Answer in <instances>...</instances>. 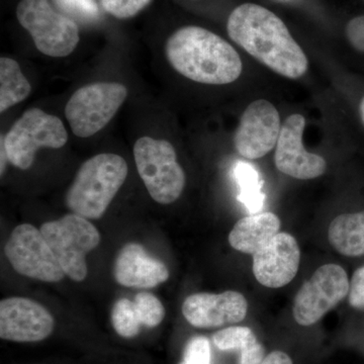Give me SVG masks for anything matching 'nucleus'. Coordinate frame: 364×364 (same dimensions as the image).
Here are the masks:
<instances>
[{"mask_svg": "<svg viewBox=\"0 0 364 364\" xmlns=\"http://www.w3.org/2000/svg\"><path fill=\"white\" fill-rule=\"evenodd\" d=\"M280 129L277 107L268 100H255L242 114L234 136L235 148L246 159H259L277 147Z\"/></svg>", "mask_w": 364, "mask_h": 364, "instance_id": "nucleus-11", "label": "nucleus"}, {"mask_svg": "<svg viewBox=\"0 0 364 364\" xmlns=\"http://www.w3.org/2000/svg\"><path fill=\"white\" fill-rule=\"evenodd\" d=\"M40 230L67 277L74 282L85 279L86 255L100 242L97 228L86 218L72 213L57 221L45 223Z\"/></svg>", "mask_w": 364, "mask_h": 364, "instance_id": "nucleus-7", "label": "nucleus"}, {"mask_svg": "<svg viewBox=\"0 0 364 364\" xmlns=\"http://www.w3.org/2000/svg\"><path fill=\"white\" fill-rule=\"evenodd\" d=\"M114 277L121 286L151 289L166 282L169 272L164 263L148 255L142 245L130 243L117 255Z\"/></svg>", "mask_w": 364, "mask_h": 364, "instance_id": "nucleus-16", "label": "nucleus"}, {"mask_svg": "<svg viewBox=\"0 0 364 364\" xmlns=\"http://www.w3.org/2000/svg\"><path fill=\"white\" fill-rule=\"evenodd\" d=\"M4 251L14 269L25 277L57 282L66 275L44 235L33 225L16 227Z\"/></svg>", "mask_w": 364, "mask_h": 364, "instance_id": "nucleus-9", "label": "nucleus"}, {"mask_svg": "<svg viewBox=\"0 0 364 364\" xmlns=\"http://www.w3.org/2000/svg\"><path fill=\"white\" fill-rule=\"evenodd\" d=\"M210 345L203 336L193 337L186 344L179 364H210Z\"/></svg>", "mask_w": 364, "mask_h": 364, "instance_id": "nucleus-26", "label": "nucleus"}, {"mask_svg": "<svg viewBox=\"0 0 364 364\" xmlns=\"http://www.w3.org/2000/svg\"><path fill=\"white\" fill-rule=\"evenodd\" d=\"M346 36L354 49L364 52V16L354 18L347 23Z\"/></svg>", "mask_w": 364, "mask_h": 364, "instance_id": "nucleus-28", "label": "nucleus"}, {"mask_svg": "<svg viewBox=\"0 0 364 364\" xmlns=\"http://www.w3.org/2000/svg\"><path fill=\"white\" fill-rule=\"evenodd\" d=\"M360 114H361V119H363V122L364 124V98L363 100V102H361V104H360Z\"/></svg>", "mask_w": 364, "mask_h": 364, "instance_id": "nucleus-31", "label": "nucleus"}, {"mask_svg": "<svg viewBox=\"0 0 364 364\" xmlns=\"http://www.w3.org/2000/svg\"><path fill=\"white\" fill-rule=\"evenodd\" d=\"M16 18L42 54L60 58L68 56L77 47L78 26L57 11L49 0H21Z\"/></svg>", "mask_w": 364, "mask_h": 364, "instance_id": "nucleus-5", "label": "nucleus"}, {"mask_svg": "<svg viewBox=\"0 0 364 364\" xmlns=\"http://www.w3.org/2000/svg\"><path fill=\"white\" fill-rule=\"evenodd\" d=\"M128 176V165L123 157L102 153L86 160L69 188L67 207L86 219L97 220L104 215Z\"/></svg>", "mask_w": 364, "mask_h": 364, "instance_id": "nucleus-3", "label": "nucleus"}, {"mask_svg": "<svg viewBox=\"0 0 364 364\" xmlns=\"http://www.w3.org/2000/svg\"><path fill=\"white\" fill-rule=\"evenodd\" d=\"M280 225L279 218L273 213L248 215L237 222L232 229L230 245L242 253L253 255L279 233Z\"/></svg>", "mask_w": 364, "mask_h": 364, "instance_id": "nucleus-17", "label": "nucleus"}, {"mask_svg": "<svg viewBox=\"0 0 364 364\" xmlns=\"http://www.w3.org/2000/svg\"><path fill=\"white\" fill-rule=\"evenodd\" d=\"M6 159L9 160V158H7L6 148H4V141L1 139V170H0L1 176L4 174V168H6Z\"/></svg>", "mask_w": 364, "mask_h": 364, "instance_id": "nucleus-30", "label": "nucleus"}, {"mask_svg": "<svg viewBox=\"0 0 364 364\" xmlns=\"http://www.w3.org/2000/svg\"><path fill=\"white\" fill-rule=\"evenodd\" d=\"M245 296L234 291L191 294L182 305L186 321L196 328L221 327L241 322L247 315Z\"/></svg>", "mask_w": 364, "mask_h": 364, "instance_id": "nucleus-15", "label": "nucleus"}, {"mask_svg": "<svg viewBox=\"0 0 364 364\" xmlns=\"http://www.w3.org/2000/svg\"><path fill=\"white\" fill-rule=\"evenodd\" d=\"M54 330V318L33 299L9 298L0 301V337L14 342L42 341Z\"/></svg>", "mask_w": 364, "mask_h": 364, "instance_id": "nucleus-13", "label": "nucleus"}, {"mask_svg": "<svg viewBox=\"0 0 364 364\" xmlns=\"http://www.w3.org/2000/svg\"><path fill=\"white\" fill-rule=\"evenodd\" d=\"M55 4L66 14L81 21H95L100 16V9L95 0H55Z\"/></svg>", "mask_w": 364, "mask_h": 364, "instance_id": "nucleus-25", "label": "nucleus"}, {"mask_svg": "<svg viewBox=\"0 0 364 364\" xmlns=\"http://www.w3.org/2000/svg\"><path fill=\"white\" fill-rule=\"evenodd\" d=\"M228 35L260 63L291 79L301 78L309 61L277 14L254 4L239 6L228 18Z\"/></svg>", "mask_w": 364, "mask_h": 364, "instance_id": "nucleus-1", "label": "nucleus"}, {"mask_svg": "<svg viewBox=\"0 0 364 364\" xmlns=\"http://www.w3.org/2000/svg\"><path fill=\"white\" fill-rule=\"evenodd\" d=\"M9 161L18 168L32 166L41 148L59 149L68 141L65 126L58 117L40 109H31L2 136Z\"/></svg>", "mask_w": 364, "mask_h": 364, "instance_id": "nucleus-6", "label": "nucleus"}, {"mask_svg": "<svg viewBox=\"0 0 364 364\" xmlns=\"http://www.w3.org/2000/svg\"><path fill=\"white\" fill-rule=\"evenodd\" d=\"M348 296L352 308L364 310V265L354 272Z\"/></svg>", "mask_w": 364, "mask_h": 364, "instance_id": "nucleus-27", "label": "nucleus"}, {"mask_svg": "<svg viewBox=\"0 0 364 364\" xmlns=\"http://www.w3.org/2000/svg\"><path fill=\"white\" fill-rule=\"evenodd\" d=\"M128 97L126 86L95 82L79 88L67 102L65 116L74 135L90 138L107 126Z\"/></svg>", "mask_w": 364, "mask_h": 364, "instance_id": "nucleus-8", "label": "nucleus"}, {"mask_svg": "<svg viewBox=\"0 0 364 364\" xmlns=\"http://www.w3.org/2000/svg\"><path fill=\"white\" fill-rule=\"evenodd\" d=\"M213 340L220 350L240 352L239 364H261L265 358L264 348L250 328L232 326L215 333Z\"/></svg>", "mask_w": 364, "mask_h": 364, "instance_id": "nucleus-19", "label": "nucleus"}, {"mask_svg": "<svg viewBox=\"0 0 364 364\" xmlns=\"http://www.w3.org/2000/svg\"><path fill=\"white\" fill-rule=\"evenodd\" d=\"M32 86L23 75L18 62L1 57L0 59V112L20 104L30 95Z\"/></svg>", "mask_w": 364, "mask_h": 364, "instance_id": "nucleus-20", "label": "nucleus"}, {"mask_svg": "<svg viewBox=\"0 0 364 364\" xmlns=\"http://www.w3.org/2000/svg\"><path fill=\"white\" fill-rule=\"evenodd\" d=\"M261 364H294L291 358L282 351H273L263 359Z\"/></svg>", "mask_w": 364, "mask_h": 364, "instance_id": "nucleus-29", "label": "nucleus"}, {"mask_svg": "<svg viewBox=\"0 0 364 364\" xmlns=\"http://www.w3.org/2000/svg\"><path fill=\"white\" fill-rule=\"evenodd\" d=\"M165 54L179 74L203 85H229L240 77L243 69L233 46L200 26H184L172 33Z\"/></svg>", "mask_w": 364, "mask_h": 364, "instance_id": "nucleus-2", "label": "nucleus"}, {"mask_svg": "<svg viewBox=\"0 0 364 364\" xmlns=\"http://www.w3.org/2000/svg\"><path fill=\"white\" fill-rule=\"evenodd\" d=\"M328 239L332 247L342 255H364V210L335 218L328 230Z\"/></svg>", "mask_w": 364, "mask_h": 364, "instance_id": "nucleus-18", "label": "nucleus"}, {"mask_svg": "<svg viewBox=\"0 0 364 364\" xmlns=\"http://www.w3.org/2000/svg\"><path fill=\"white\" fill-rule=\"evenodd\" d=\"M134 157L139 176L155 202L169 205L178 200L186 174L168 141L142 136L134 146Z\"/></svg>", "mask_w": 364, "mask_h": 364, "instance_id": "nucleus-4", "label": "nucleus"}, {"mask_svg": "<svg viewBox=\"0 0 364 364\" xmlns=\"http://www.w3.org/2000/svg\"><path fill=\"white\" fill-rule=\"evenodd\" d=\"M114 330L124 338H133L140 333L141 323L134 301L121 299L114 304L112 312Z\"/></svg>", "mask_w": 364, "mask_h": 364, "instance_id": "nucleus-22", "label": "nucleus"}, {"mask_svg": "<svg viewBox=\"0 0 364 364\" xmlns=\"http://www.w3.org/2000/svg\"><path fill=\"white\" fill-rule=\"evenodd\" d=\"M305 117L299 114L289 116L280 129L275 147V166L282 173L293 178L308 181L323 176L327 163L322 156L308 152L304 147Z\"/></svg>", "mask_w": 364, "mask_h": 364, "instance_id": "nucleus-12", "label": "nucleus"}, {"mask_svg": "<svg viewBox=\"0 0 364 364\" xmlns=\"http://www.w3.org/2000/svg\"><path fill=\"white\" fill-rule=\"evenodd\" d=\"M102 9L117 18H130L149 6L152 0H100Z\"/></svg>", "mask_w": 364, "mask_h": 364, "instance_id": "nucleus-24", "label": "nucleus"}, {"mask_svg": "<svg viewBox=\"0 0 364 364\" xmlns=\"http://www.w3.org/2000/svg\"><path fill=\"white\" fill-rule=\"evenodd\" d=\"M233 174L239 188L238 200L250 215L259 214L265 200L262 193L264 182L260 178L259 172L250 163L238 161L235 164Z\"/></svg>", "mask_w": 364, "mask_h": 364, "instance_id": "nucleus-21", "label": "nucleus"}, {"mask_svg": "<svg viewBox=\"0 0 364 364\" xmlns=\"http://www.w3.org/2000/svg\"><path fill=\"white\" fill-rule=\"evenodd\" d=\"M349 287L347 273L339 265L318 267L296 294L293 309L294 320L305 327L316 324L346 298Z\"/></svg>", "mask_w": 364, "mask_h": 364, "instance_id": "nucleus-10", "label": "nucleus"}, {"mask_svg": "<svg viewBox=\"0 0 364 364\" xmlns=\"http://www.w3.org/2000/svg\"><path fill=\"white\" fill-rule=\"evenodd\" d=\"M253 273L262 286L279 289L298 273L301 251L291 234L279 233L253 254Z\"/></svg>", "mask_w": 364, "mask_h": 364, "instance_id": "nucleus-14", "label": "nucleus"}, {"mask_svg": "<svg viewBox=\"0 0 364 364\" xmlns=\"http://www.w3.org/2000/svg\"><path fill=\"white\" fill-rule=\"evenodd\" d=\"M134 304H135L136 313H138L141 323L146 327H157L165 317L164 306L154 294H138L134 299Z\"/></svg>", "mask_w": 364, "mask_h": 364, "instance_id": "nucleus-23", "label": "nucleus"}]
</instances>
